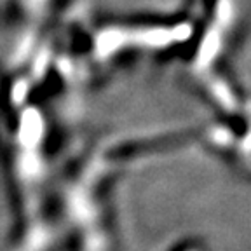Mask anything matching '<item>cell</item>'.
<instances>
[{"instance_id": "obj_3", "label": "cell", "mask_w": 251, "mask_h": 251, "mask_svg": "<svg viewBox=\"0 0 251 251\" xmlns=\"http://www.w3.org/2000/svg\"><path fill=\"white\" fill-rule=\"evenodd\" d=\"M215 86H213V91H215V94L218 96V100L222 103H224L225 106H228V108H232L234 106V103H232V96H230V93L227 91V87L224 86L222 82H213Z\"/></svg>"}, {"instance_id": "obj_2", "label": "cell", "mask_w": 251, "mask_h": 251, "mask_svg": "<svg viewBox=\"0 0 251 251\" xmlns=\"http://www.w3.org/2000/svg\"><path fill=\"white\" fill-rule=\"evenodd\" d=\"M218 46H220V39L216 33H209L206 39H204V44L201 47V56H199V63L204 65V63H208L209 59L215 56V52L218 51Z\"/></svg>"}, {"instance_id": "obj_1", "label": "cell", "mask_w": 251, "mask_h": 251, "mask_svg": "<svg viewBox=\"0 0 251 251\" xmlns=\"http://www.w3.org/2000/svg\"><path fill=\"white\" fill-rule=\"evenodd\" d=\"M190 35V26L183 25V26H175V28H153V30H140L127 33V31L121 30H108L103 31L100 35V51L101 54H108V52L115 51L119 46L126 44L127 40L134 44H141V46H150V47H161L168 46L171 42H178L183 40Z\"/></svg>"}]
</instances>
